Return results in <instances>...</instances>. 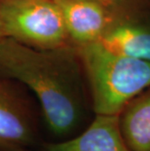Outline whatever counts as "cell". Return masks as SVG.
<instances>
[{
  "instance_id": "cell-1",
  "label": "cell",
  "mask_w": 150,
  "mask_h": 151,
  "mask_svg": "<svg viewBox=\"0 0 150 151\" xmlns=\"http://www.w3.org/2000/svg\"><path fill=\"white\" fill-rule=\"evenodd\" d=\"M76 53L72 45L41 50L6 37L0 43V72L34 93L48 128L58 137L72 133L82 118Z\"/></svg>"
},
{
  "instance_id": "cell-2",
  "label": "cell",
  "mask_w": 150,
  "mask_h": 151,
  "mask_svg": "<svg viewBox=\"0 0 150 151\" xmlns=\"http://www.w3.org/2000/svg\"><path fill=\"white\" fill-rule=\"evenodd\" d=\"M95 114L119 115L133 98L150 88V63L113 53L100 42L77 48Z\"/></svg>"
},
{
  "instance_id": "cell-3",
  "label": "cell",
  "mask_w": 150,
  "mask_h": 151,
  "mask_svg": "<svg viewBox=\"0 0 150 151\" xmlns=\"http://www.w3.org/2000/svg\"><path fill=\"white\" fill-rule=\"evenodd\" d=\"M0 25L6 38L35 49L71 45L56 0H0Z\"/></svg>"
},
{
  "instance_id": "cell-4",
  "label": "cell",
  "mask_w": 150,
  "mask_h": 151,
  "mask_svg": "<svg viewBox=\"0 0 150 151\" xmlns=\"http://www.w3.org/2000/svg\"><path fill=\"white\" fill-rule=\"evenodd\" d=\"M62 12L69 42L75 48L98 42L116 17L100 0H56Z\"/></svg>"
},
{
  "instance_id": "cell-5",
  "label": "cell",
  "mask_w": 150,
  "mask_h": 151,
  "mask_svg": "<svg viewBox=\"0 0 150 151\" xmlns=\"http://www.w3.org/2000/svg\"><path fill=\"white\" fill-rule=\"evenodd\" d=\"M0 72V151H27L35 141L29 110Z\"/></svg>"
},
{
  "instance_id": "cell-6",
  "label": "cell",
  "mask_w": 150,
  "mask_h": 151,
  "mask_svg": "<svg viewBox=\"0 0 150 151\" xmlns=\"http://www.w3.org/2000/svg\"><path fill=\"white\" fill-rule=\"evenodd\" d=\"M43 151H131L120 130L119 115L95 114L81 134L62 142L46 143Z\"/></svg>"
},
{
  "instance_id": "cell-7",
  "label": "cell",
  "mask_w": 150,
  "mask_h": 151,
  "mask_svg": "<svg viewBox=\"0 0 150 151\" xmlns=\"http://www.w3.org/2000/svg\"><path fill=\"white\" fill-rule=\"evenodd\" d=\"M98 42L113 53L150 63V27L140 22L115 17Z\"/></svg>"
},
{
  "instance_id": "cell-8",
  "label": "cell",
  "mask_w": 150,
  "mask_h": 151,
  "mask_svg": "<svg viewBox=\"0 0 150 151\" xmlns=\"http://www.w3.org/2000/svg\"><path fill=\"white\" fill-rule=\"evenodd\" d=\"M119 124L131 151H150V88L128 102L119 114Z\"/></svg>"
},
{
  "instance_id": "cell-9",
  "label": "cell",
  "mask_w": 150,
  "mask_h": 151,
  "mask_svg": "<svg viewBox=\"0 0 150 151\" xmlns=\"http://www.w3.org/2000/svg\"><path fill=\"white\" fill-rule=\"evenodd\" d=\"M100 1H103V2H104V3H106V4H108V5L113 6V5L117 2V0H100Z\"/></svg>"
},
{
  "instance_id": "cell-10",
  "label": "cell",
  "mask_w": 150,
  "mask_h": 151,
  "mask_svg": "<svg viewBox=\"0 0 150 151\" xmlns=\"http://www.w3.org/2000/svg\"><path fill=\"white\" fill-rule=\"evenodd\" d=\"M5 36H4V33H3V31H2V28H1V25H0V43L2 42V40L4 39Z\"/></svg>"
}]
</instances>
